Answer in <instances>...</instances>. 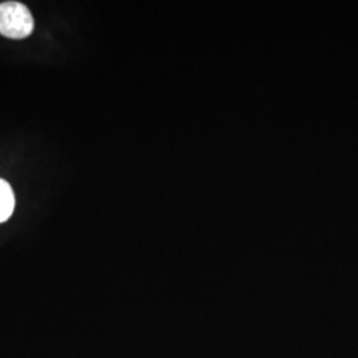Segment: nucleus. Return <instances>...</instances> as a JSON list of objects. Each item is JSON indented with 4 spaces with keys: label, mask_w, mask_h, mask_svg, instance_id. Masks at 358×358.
<instances>
[{
    "label": "nucleus",
    "mask_w": 358,
    "mask_h": 358,
    "mask_svg": "<svg viewBox=\"0 0 358 358\" xmlns=\"http://www.w3.org/2000/svg\"><path fill=\"white\" fill-rule=\"evenodd\" d=\"M15 208V195L11 186L0 179V223L6 222L13 215Z\"/></svg>",
    "instance_id": "2"
},
{
    "label": "nucleus",
    "mask_w": 358,
    "mask_h": 358,
    "mask_svg": "<svg viewBox=\"0 0 358 358\" xmlns=\"http://www.w3.org/2000/svg\"><path fill=\"white\" fill-rule=\"evenodd\" d=\"M34 31V17L27 6L17 1L0 4V34L6 38H26Z\"/></svg>",
    "instance_id": "1"
}]
</instances>
